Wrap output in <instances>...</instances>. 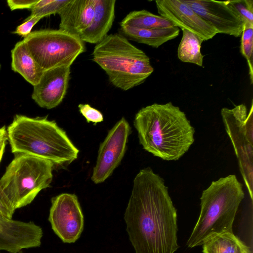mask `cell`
Returning a JSON list of instances; mask_svg holds the SVG:
<instances>
[{
	"label": "cell",
	"mask_w": 253,
	"mask_h": 253,
	"mask_svg": "<svg viewBox=\"0 0 253 253\" xmlns=\"http://www.w3.org/2000/svg\"><path fill=\"white\" fill-rule=\"evenodd\" d=\"M221 116L225 130L230 139L239 169L253 199V105L249 112L243 104L230 109L224 107Z\"/></svg>",
	"instance_id": "obj_8"
},
{
	"label": "cell",
	"mask_w": 253,
	"mask_h": 253,
	"mask_svg": "<svg viewBox=\"0 0 253 253\" xmlns=\"http://www.w3.org/2000/svg\"><path fill=\"white\" fill-rule=\"evenodd\" d=\"M14 211L0 189V211L6 218L12 219Z\"/></svg>",
	"instance_id": "obj_28"
},
{
	"label": "cell",
	"mask_w": 253,
	"mask_h": 253,
	"mask_svg": "<svg viewBox=\"0 0 253 253\" xmlns=\"http://www.w3.org/2000/svg\"><path fill=\"white\" fill-rule=\"evenodd\" d=\"M80 113L85 118L87 123L92 122L94 125L103 121V116L99 110L88 104H80L78 106Z\"/></svg>",
	"instance_id": "obj_25"
},
{
	"label": "cell",
	"mask_w": 253,
	"mask_h": 253,
	"mask_svg": "<svg viewBox=\"0 0 253 253\" xmlns=\"http://www.w3.org/2000/svg\"><path fill=\"white\" fill-rule=\"evenodd\" d=\"M70 0H38L30 10L31 15L41 18L58 14Z\"/></svg>",
	"instance_id": "obj_22"
},
{
	"label": "cell",
	"mask_w": 253,
	"mask_h": 253,
	"mask_svg": "<svg viewBox=\"0 0 253 253\" xmlns=\"http://www.w3.org/2000/svg\"><path fill=\"white\" fill-rule=\"evenodd\" d=\"M48 220L55 234L64 243H73L80 237L84 217L78 197L62 193L53 197Z\"/></svg>",
	"instance_id": "obj_9"
},
{
	"label": "cell",
	"mask_w": 253,
	"mask_h": 253,
	"mask_svg": "<svg viewBox=\"0 0 253 253\" xmlns=\"http://www.w3.org/2000/svg\"><path fill=\"white\" fill-rule=\"evenodd\" d=\"M38 0H8L7 5L11 10L28 9L31 10Z\"/></svg>",
	"instance_id": "obj_27"
},
{
	"label": "cell",
	"mask_w": 253,
	"mask_h": 253,
	"mask_svg": "<svg viewBox=\"0 0 253 253\" xmlns=\"http://www.w3.org/2000/svg\"><path fill=\"white\" fill-rule=\"evenodd\" d=\"M23 40L44 71L70 67L85 50L84 42L79 37L60 29L34 31Z\"/></svg>",
	"instance_id": "obj_7"
},
{
	"label": "cell",
	"mask_w": 253,
	"mask_h": 253,
	"mask_svg": "<svg viewBox=\"0 0 253 253\" xmlns=\"http://www.w3.org/2000/svg\"><path fill=\"white\" fill-rule=\"evenodd\" d=\"M244 22L245 25L253 26V1L252 0H227Z\"/></svg>",
	"instance_id": "obj_24"
},
{
	"label": "cell",
	"mask_w": 253,
	"mask_h": 253,
	"mask_svg": "<svg viewBox=\"0 0 253 253\" xmlns=\"http://www.w3.org/2000/svg\"><path fill=\"white\" fill-rule=\"evenodd\" d=\"M124 220L135 253H174L179 248L177 210L164 180L151 168L135 175Z\"/></svg>",
	"instance_id": "obj_1"
},
{
	"label": "cell",
	"mask_w": 253,
	"mask_h": 253,
	"mask_svg": "<svg viewBox=\"0 0 253 253\" xmlns=\"http://www.w3.org/2000/svg\"><path fill=\"white\" fill-rule=\"evenodd\" d=\"M53 168L46 160L15 154L0 179V189L14 211L30 204L41 191L50 186Z\"/></svg>",
	"instance_id": "obj_6"
},
{
	"label": "cell",
	"mask_w": 253,
	"mask_h": 253,
	"mask_svg": "<svg viewBox=\"0 0 253 253\" xmlns=\"http://www.w3.org/2000/svg\"><path fill=\"white\" fill-rule=\"evenodd\" d=\"M181 30L182 37L177 49L178 58L182 62L203 67L204 56L201 48L203 40L188 30Z\"/></svg>",
	"instance_id": "obj_21"
},
{
	"label": "cell",
	"mask_w": 253,
	"mask_h": 253,
	"mask_svg": "<svg viewBox=\"0 0 253 253\" xmlns=\"http://www.w3.org/2000/svg\"><path fill=\"white\" fill-rule=\"evenodd\" d=\"M94 6V0H70L58 13L59 29L79 37L90 25Z\"/></svg>",
	"instance_id": "obj_15"
},
{
	"label": "cell",
	"mask_w": 253,
	"mask_h": 253,
	"mask_svg": "<svg viewBox=\"0 0 253 253\" xmlns=\"http://www.w3.org/2000/svg\"><path fill=\"white\" fill-rule=\"evenodd\" d=\"M133 125L143 148L164 160H179L195 141V129L186 114L171 102L142 108Z\"/></svg>",
	"instance_id": "obj_2"
},
{
	"label": "cell",
	"mask_w": 253,
	"mask_h": 253,
	"mask_svg": "<svg viewBox=\"0 0 253 253\" xmlns=\"http://www.w3.org/2000/svg\"></svg>",
	"instance_id": "obj_32"
},
{
	"label": "cell",
	"mask_w": 253,
	"mask_h": 253,
	"mask_svg": "<svg viewBox=\"0 0 253 253\" xmlns=\"http://www.w3.org/2000/svg\"><path fill=\"white\" fill-rule=\"evenodd\" d=\"M204 253H253L233 232H223L210 236L202 245Z\"/></svg>",
	"instance_id": "obj_19"
},
{
	"label": "cell",
	"mask_w": 253,
	"mask_h": 253,
	"mask_svg": "<svg viewBox=\"0 0 253 253\" xmlns=\"http://www.w3.org/2000/svg\"><path fill=\"white\" fill-rule=\"evenodd\" d=\"M12 219L6 218L0 211V226L6 225L12 221Z\"/></svg>",
	"instance_id": "obj_29"
},
{
	"label": "cell",
	"mask_w": 253,
	"mask_h": 253,
	"mask_svg": "<svg viewBox=\"0 0 253 253\" xmlns=\"http://www.w3.org/2000/svg\"><path fill=\"white\" fill-rule=\"evenodd\" d=\"M11 152L25 154L65 168L77 159L79 150L66 131L47 116L16 115L6 129Z\"/></svg>",
	"instance_id": "obj_3"
},
{
	"label": "cell",
	"mask_w": 253,
	"mask_h": 253,
	"mask_svg": "<svg viewBox=\"0 0 253 253\" xmlns=\"http://www.w3.org/2000/svg\"><path fill=\"white\" fill-rule=\"evenodd\" d=\"M155 2L160 16L170 21L174 26L194 33L203 41L212 39L217 34L183 0H158Z\"/></svg>",
	"instance_id": "obj_12"
},
{
	"label": "cell",
	"mask_w": 253,
	"mask_h": 253,
	"mask_svg": "<svg viewBox=\"0 0 253 253\" xmlns=\"http://www.w3.org/2000/svg\"><path fill=\"white\" fill-rule=\"evenodd\" d=\"M253 26L245 25L241 35L240 51L247 61L251 83L253 75Z\"/></svg>",
	"instance_id": "obj_23"
},
{
	"label": "cell",
	"mask_w": 253,
	"mask_h": 253,
	"mask_svg": "<svg viewBox=\"0 0 253 253\" xmlns=\"http://www.w3.org/2000/svg\"><path fill=\"white\" fill-rule=\"evenodd\" d=\"M121 35L138 43L158 48L165 42L176 38L179 29L173 26L169 28L142 29L129 27H121Z\"/></svg>",
	"instance_id": "obj_18"
},
{
	"label": "cell",
	"mask_w": 253,
	"mask_h": 253,
	"mask_svg": "<svg viewBox=\"0 0 253 253\" xmlns=\"http://www.w3.org/2000/svg\"><path fill=\"white\" fill-rule=\"evenodd\" d=\"M203 20L217 31L238 38L241 36L245 23L228 1L183 0Z\"/></svg>",
	"instance_id": "obj_11"
},
{
	"label": "cell",
	"mask_w": 253,
	"mask_h": 253,
	"mask_svg": "<svg viewBox=\"0 0 253 253\" xmlns=\"http://www.w3.org/2000/svg\"><path fill=\"white\" fill-rule=\"evenodd\" d=\"M42 234V228L33 222L12 219L0 226V251L17 253L22 249L40 247Z\"/></svg>",
	"instance_id": "obj_14"
},
{
	"label": "cell",
	"mask_w": 253,
	"mask_h": 253,
	"mask_svg": "<svg viewBox=\"0 0 253 253\" xmlns=\"http://www.w3.org/2000/svg\"><path fill=\"white\" fill-rule=\"evenodd\" d=\"M92 57L112 85L124 91L141 84L154 71L146 54L119 33L107 35L96 44Z\"/></svg>",
	"instance_id": "obj_5"
},
{
	"label": "cell",
	"mask_w": 253,
	"mask_h": 253,
	"mask_svg": "<svg viewBox=\"0 0 253 253\" xmlns=\"http://www.w3.org/2000/svg\"><path fill=\"white\" fill-rule=\"evenodd\" d=\"M121 27H129L142 29L169 28L174 26L166 18L154 14L146 10L130 12L120 23Z\"/></svg>",
	"instance_id": "obj_20"
},
{
	"label": "cell",
	"mask_w": 253,
	"mask_h": 253,
	"mask_svg": "<svg viewBox=\"0 0 253 253\" xmlns=\"http://www.w3.org/2000/svg\"><path fill=\"white\" fill-rule=\"evenodd\" d=\"M70 73V67L45 71L39 82L34 86L32 99L39 106L47 109L58 106L66 94Z\"/></svg>",
	"instance_id": "obj_13"
},
{
	"label": "cell",
	"mask_w": 253,
	"mask_h": 253,
	"mask_svg": "<svg viewBox=\"0 0 253 253\" xmlns=\"http://www.w3.org/2000/svg\"><path fill=\"white\" fill-rule=\"evenodd\" d=\"M11 69L20 74L32 85L41 80L44 70L38 64L23 40L17 42L11 50Z\"/></svg>",
	"instance_id": "obj_17"
},
{
	"label": "cell",
	"mask_w": 253,
	"mask_h": 253,
	"mask_svg": "<svg viewBox=\"0 0 253 253\" xmlns=\"http://www.w3.org/2000/svg\"><path fill=\"white\" fill-rule=\"evenodd\" d=\"M42 18L38 16L30 15L25 20L24 22L17 26L13 33L17 34L24 38L26 37L32 32L33 27Z\"/></svg>",
	"instance_id": "obj_26"
},
{
	"label": "cell",
	"mask_w": 253,
	"mask_h": 253,
	"mask_svg": "<svg viewBox=\"0 0 253 253\" xmlns=\"http://www.w3.org/2000/svg\"><path fill=\"white\" fill-rule=\"evenodd\" d=\"M7 138L6 129L5 126L0 127V141Z\"/></svg>",
	"instance_id": "obj_31"
},
{
	"label": "cell",
	"mask_w": 253,
	"mask_h": 253,
	"mask_svg": "<svg viewBox=\"0 0 253 253\" xmlns=\"http://www.w3.org/2000/svg\"><path fill=\"white\" fill-rule=\"evenodd\" d=\"M7 140V138H5L0 141V163L4 152L6 142Z\"/></svg>",
	"instance_id": "obj_30"
},
{
	"label": "cell",
	"mask_w": 253,
	"mask_h": 253,
	"mask_svg": "<svg viewBox=\"0 0 253 253\" xmlns=\"http://www.w3.org/2000/svg\"><path fill=\"white\" fill-rule=\"evenodd\" d=\"M131 127L122 117L108 131L100 143L91 180L95 184L105 181L121 163L126 153Z\"/></svg>",
	"instance_id": "obj_10"
},
{
	"label": "cell",
	"mask_w": 253,
	"mask_h": 253,
	"mask_svg": "<svg viewBox=\"0 0 253 253\" xmlns=\"http://www.w3.org/2000/svg\"><path fill=\"white\" fill-rule=\"evenodd\" d=\"M115 0H94V13L90 25L79 36L84 42L97 44L107 36L115 19Z\"/></svg>",
	"instance_id": "obj_16"
},
{
	"label": "cell",
	"mask_w": 253,
	"mask_h": 253,
	"mask_svg": "<svg viewBox=\"0 0 253 253\" xmlns=\"http://www.w3.org/2000/svg\"><path fill=\"white\" fill-rule=\"evenodd\" d=\"M244 197L243 185L234 174L212 181L202 192L200 215L187 241V247L201 246L216 234L233 232V222Z\"/></svg>",
	"instance_id": "obj_4"
}]
</instances>
